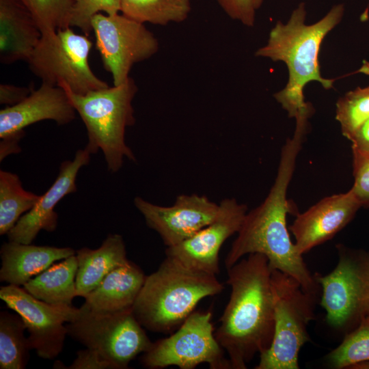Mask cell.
Listing matches in <instances>:
<instances>
[{
    "label": "cell",
    "mask_w": 369,
    "mask_h": 369,
    "mask_svg": "<svg viewBox=\"0 0 369 369\" xmlns=\"http://www.w3.org/2000/svg\"><path fill=\"white\" fill-rule=\"evenodd\" d=\"M307 131V128L296 126L292 137L283 146L275 182L263 202L247 213L225 265L228 269L244 256L263 254L271 269L292 276L304 290L318 297L320 287L292 242L286 226V215L292 212L287 189Z\"/></svg>",
    "instance_id": "1"
},
{
    "label": "cell",
    "mask_w": 369,
    "mask_h": 369,
    "mask_svg": "<svg viewBox=\"0 0 369 369\" xmlns=\"http://www.w3.org/2000/svg\"><path fill=\"white\" fill-rule=\"evenodd\" d=\"M229 301L215 333L232 368L245 369L266 351L274 334L272 269L261 254H248L227 269Z\"/></svg>",
    "instance_id": "2"
},
{
    "label": "cell",
    "mask_w": 369,
    "mask_h": 369,
    "mask_svg": "<svg viewBox=\"0 0 369 369\" xmlns=\"http://www.w3.org/2000/svg\"><path fill=\"white\" fill-rule=\"evenodd\" d=\"M344 5H333L324 17L308 25L306 6L300 3L286 23L277 20L270 31L266 44L255 52V56L273 62H283L288 70L286 85L274 94L290 118L312 114L313 107L304 100L303 89L311 81L319 82L329 90L334 79L321 76L318 54L325 36L342 20Z\"/></svg>",
    "instance_id": "3"
},
{
    "label": "cell",
    "mask_w": 369,
    "mask_h": 369,
    "mask_svg": "<svg viewBox=\"0 0 369 369\" xmlns=\"http://www.w3.org/2000/svg\"><path fill=\"white\" fill-rule=\"evenodd\" d=\"M224 288L216 275L189 267L166 256L146 275L132 312L146 329L167 333L178 327L204 298Z\"/></svg>",
    "instance_id": "4"
},
{
    "label": "cell",
    "mask_w": 369,
    "mask_h": 369,
    "mask_svg": "<svg viewBox=\"0 0 369 369\" xmlns=\"http://www.w3.org/2000/svg\"><path fill=\"white\" fill-rule=\"evenodd\" d=\"M83 120L87 132L85 148L90 154L102 152L107 169L115 173L124 158L135 161V156L125 142L126 127L135 124L132 101L137 92L135 81L129 77L113 85L86 94H77L63 87Z\"/></svg>",
    "instance_id": "5"
},
{
    "label": "cell",
    "mask_w": 369,
    "mask_h": 369,
    "mask_svg": "<svg viewBox=\"0 0 369 369\" xmlns=\"http://www.w3.org/2000/svg\"><path fill=\"white\" fill-rule=\"evenodd\" d=\"M274 334L270 347L260 355L256 369H299V354L310 337L316 296L292 276L272 269Z\"/></svg>",
    "instance_id": "6"
},
{
    "label": "cell",
    "mask_w": 369,
    "mask_h": 369,
    "mask_svg": "<svg viewBox=\"0 0 369 369\" xmlns=\"http://www.w3.org/2000/svg\"><path fill=\"white\" fill-rule=\"evenodd\" d=\"M92 42L70 27L42 35L27 62L42 83L67 87L77 94L108 87L92 72L88 57Z\"/></svg>",
    "instance_id": "7"
},
{
    "label": "cell",
    "mask_w": 369,
    "mask_h": 369,
    "mask_svg": "<svg viewBox=\"0 0 369 369\" xmlns=\"http://www.w3.org/2000/svg\"><path fill=\"white\" fill-rule=\"evenodd\" d=\"M68 336L99 353L115 369H126L152 343L132 310L103 313L83 304L77 317L66 324Z\"/></svg>",
    "instance_id": "8"
},
{
    "label": "cell",
    "mask_w": 369,
    "mask_h": 369,
    "mask_svg": "<svg viewBox=\"0 0 369 369\" xmlns=\"http://www.w3.org/2000/svg\"><path fill=\"white\" fill-rule=\"evenodd\" d=\"M338 262L329 274L314 275L320 305L333 328L349 332L369 314V254L338 245Z\"/></svg>",
    "instance_id": "9"
},
{
    "label": "cell",
    "mask_w": 369,
    "mask_h": 369,
    "mask_svg": "<svg viewBox=\"0 0 369 369\" xmlns=\"http://www.w3.org/2000/svg\"><path fill=\"white\" fill-rule=\"evenodd\" d=\"M210 312H193L169 337L154 343L141 361L148 368L175 366L193 369L206 363L212 369H230L229 359L214 333Z\"/></svg>",
    "instance_id": "10"
},
{
    "label": "cell",
    "mask_w": 369,
    "mask_h": 369,
    "mask_svg": "<svg viewBox=\"0 0 369 369\" xmlns=\"http://www.w3.org/2000/svg\"><path fill=\"white\" fill-rule=\"evenodd\" d=\"M96 48L113 85L128 80L133 66L149 59L159 50V42L144 23L123 14H96L92 20Z\"/></svg>",
    "instance_id": "11"
},
{
    "label": "cell",
    "mask_w": 369,
    "mask_h": 369,
    "mask_svg": "<svg viewBox=\"0 0 369 369\" xmlns=\"http://www.w3.org/2000/svg\"><path fill=\"white\" fill-rule=\"evenodd\" d=\"M0 299L23 320L30 348L42 359L56 358L68 336L66 324L77 317L79 308L47 303L11 284L1 286Z\"/></svg>",
    "instance_id": "12"
},
{
    "label": "cell",
    "mask_w": 369,
    "mask_h": 369,
    "mask_svg": "<svg viewBox=\"0 0 369 369\" xmlns=\"http://www.w3.org/2000/svg\"><path fill=\"white\" fill-rule=\"evenodd\" d=\"M134 204L147 226L156 231L168 247L191 237L217 217L219 204L207 197L180 195L174 205L162 206L136 197Z\"/></svg>",
    "instance_id": "13"
},
{
    "label": "cell",
    "mask_w": 369,
    "mask_h": 369,
    "mask_svg": "<svg viewBox=\"0 0 369 369\" xmlns=\"http://www.w3.org/2000/svg\"><path fill=\"white\" fill-rule=\"evenodd\" d=\"M247 208L235 199L219 203L217 217L191 237L165 250L166 256L192 269L217 275L219 273V253L224 242L239 231Z\"/></svg>",
    "instance_id": "14"
},
{
    "label": "cell",
    "mask_w": 369,
    "mask_h": 369,
    "mask_svg": "<svg viewBox=\"0 0 369 369\" xmlns=\"http://www.w3.org/2000/svg\"><path fill=\"white\" fill-rule=\"evenodd\" d=\"M90 152L85 148L77 151L73 160L61 164L59 174L36 205L24 214L7 234L8 241L31 244L41 230L52 232L57 226V203L77 191L76 178L80 169L87 165Z\"/></svg>",
    "instance_id": "15"
},
{
    "label": "cell",
    "mask_w": 369,
    "mask_h": 369,
    "mask_svg": "<svg viewBox=\"0 0 369 369\" xmlns=\"http://www.w3.org/2000/svg\"><path fill=\"white\" fill-rule=\"evenodd\" d=\"M360 208L350 189L326 197L298 214L290 226L298 251L303 255L331 239L351 221Z\"/></svg>",
    "instance_id": "16"
},
{
    "label": "cell",
    "mask_w": 369,
    "mask_h": 369,
    "mask_svg": "<svg viewBox=\"0 0 369 369\" xmlns=\"http://www.w3.org/2000/svg\"><path fill=\"white\" fill-rule=\"evenodd\" d=\"M76 112L65 90L42 83L22 102L0 111V138L25 134V128L42 120L67 124Z\"/></svg>",
    "instance_id": "17"
},
{
    "label": "cell",
    "mask_w": 369,
    "mask_h": 369,
    "mask_svg": "<svg viewBox=\"0 0 369 369\" xmlns=\"http://www.w3.org/2000/svg\"><path fill=\"white\" fill-rule=\"evenodd\" d=\"M76 254L71 247L35 245L8 241L0 249V281L24 286L55 262Z\"/></svg>",
    "instance_id": "18"
},
{
    "label": "cell",
    "mask_w": 369,
    "mask_h": 369,
    "mask_svg": "<svg viewBox=\"0 0 369 369\" xmlns=\"http://www.w3.org/2000/svg\"><path fill=\"white\" fill-rule=\"evenodd\" d=\"M42 36L33 17L19 0H0V61H28Z\"/></svg>",
    "instance_id": "19"
},
{
    "label": "cell",
    "mask_w": 369,
    "mask_h": 369,
    "mask_svg": "<svg viewBox=\"0 0 369 369\" xmlns=\"http://www.w3.org/2000/svg\"><path fill=\"white\" fill-rule=\"evenodd\" d=\"M146 277L139 266L128 260L108 273L86 295L83 304L93 311L103 313L132 310Z\"/></svg>",
    "instance_id": "20"
},
{
    "label": "cell",
    "mask_w": 369,
    "mask_h": 369,
    "mask_svg": "<svg viewBox=\"0 0 369 369\" xmlns=\"http://www.w3.org/2000/svg\"><path fill=\"white\" fill-rule=\"evenodd\" d=\"M77 297H84L113 269L124 264L126 246L122 236L110 234L101 245L95 249L83 247L76 251Z\"/></svg>",
    "instance_id": "21"
},
{
    "label": "cell",
    "mask_w": 369,
    "mask_h": 369,
    "mask_svg": "<svg viewBox=\"0 0 369 369\" xmlns=\"http://www.w3.org/2000/svg\"><path fill=\"white\" fill-rule=\"evenodd\" d=\"M76 254L53 264L31 278L23 288L32 296L44 302L54 305L72 306L77 297Z\"/></svg>",
    "instance_id": "22"
},
{
    "label": "cell",
    "mask_w": 369,
    "mask_h": 369,
    "mask_svg": "<svg viewBox=\"0 0 369 369\" xmlns=\"http://www.w3.org/2000/svg\"><path fill=\"white\" fill-rule=\"evenodd\" d=\"M123 15L141 23L166 25L185 20L191 0H120Z\"/></svg>",
    "instance_id": "23"
},
{
    "label": "cell",
    "mask_w": 369,
    "mask_h": 369,
    "mask_svg": "<svg viewBox=\"0 0 369 369\" xmlns=\"http://www.w3.org/2000/svg\"><path fill=\"white\" fill-rule=\"evenodd\" d=\"M40 195L23 189L16 174L0 171V235H5L38 202Z\"/></svg>",
    "instance_id": "24"
},
{
    "label": "cell",
    "mask_w": 369,
    "mask_h": 369,
    "mask_svg": "<svg viewBox=\"0 0 369 369\" xmlns=\"http://www.w3.org/2000/svg\"><path fill=\"white\" fill-rule=\"evenodd\" d=\"M26 325L20 315L0 312V368L24 369L30 348Z\"/></svg>",
    "instance_id": "25"
},
{
    "label": "cell",
    "mask_w": 369,
    "mask_h": 369,
    "mask_svg": "<svg viewBox=\"0 0 369 369\" xmlns=\"http://www.w3.org/2000/svg\"><path fill=\"white\" fill-rule=\"evenodd\" d=\"M369 361V314L348 332L340 343L327 356L333 368H351L353 366Z\"/></svg>",
    "instance_id": "26"
},
{
    "label": "cell",
    "mask_w": 369,
    "mask_h": 369,
    "mask_svg": "<svg viewBox=\"0 0 369 369\" xmlns=\"http://www.w3.org/2000/svg\"><path fill=\"white\" fill-rule=\"evenodd\" d=\"M36 22L42 35L70 27L73 0H19Z\"/></svg>",
    "instance_id": "27"
},
{
    "label": "cell",
    "mask_w": 369,
    "mask_h": 369,
    "mask_svg": "<svg viewBox=\"0 0 369 369\" xmlns=\"http://www.w3.org/2000/svg\"><path fill=\"white\" fill-rule=\"evenodd\" d=\"M336 118L342 135L348 140L369 118V85L357 87L340 97L336 103Z\"/></svg>",
    "instance_id": "28"
},
{
    "label": "cell",
    "mask_w": 369,
    "mask_h": 369,
    "mask_svg": "<svg viewBox=\"0 0 369 369\" xmlns=\"http://www.w3.org/2000/svg\"><path fill=\"white\" fill-rule=\"evenodd\" d=\"M120 0H73L70 26L79 28L85 36L92 31V20L100 12L106 14H118Z\"/></svg>",
    "instance_id": "29"
},
{
    "label": "cell",
    "mask_w": 369,
    "mask_h": 369,
    "mask_svg": "<svg viewBox=\"0 0 369 369\" xmlns=\"http://www.w3.org/2000/svg\"><path fill=\"white\" fill-rule=\"evenodd\" d=\"M354 183L351 190L361 207H369V152L352 148Z\"/></svg>",
    "instance_id": "30"
},
{
    "label": "cell",
    "mask_w": 369,
    "mask_h": 369,
    "mask_svg": "<svg viewBox=\"0 0 369 369\" xmlns=\"http://www.w3.org/2000/svg\"><path fill=\"white\" fill-rule=\"evenodd\" d=\"M224 12L232 20L247 27H253L258 10L256 0H216Z\"/></svg>",
    "instance_id": "31"
},
{
    "label": "cell",
    "mask_w": 369,
    "mask_h": 369,
    "mask_svg": "<svg viewBox=\"0 0 369 369\" xmlns=\"http://www.w3.org/2000/svg\"><path fill=\"white\" fill-rule=\"evenodd\" d=\"M64 368L68 369H115L113 364L97 351L86 348L77 353L72 364Z\"/></svg>",
    "instance_id": "32"
},
{
    "label": "cell",
    "mask_w": 369,
    "mask_h": 369,
    "mask_svg": "<svg viewBox=\"0 0 369 369\" xmlns=\"http://www.w3.org/2000/svg\"><path fill=\"white\" fill-rule=\"evenodd\" d=\"M31 87H19L14 85H0V103L7 106L15 105L25 100L31 93Z\"/></svg>",
    "instance_id": "33"
},
{
    "label": "cell",
    "mask_w": 369,
    "mask_h": 369,
    "mask_svg": "<svg viewBox=\"0 0 369 369\" xmlns=\"http://www.w3.org/2000/svg\"><path fill=\"white\" fill-rule=\"evenodd\" d=\"M350 141L352 148L369 152V118L357 129Z\"/></svg>",
    "instance_id": "34"
},
{
    "label": "cell",
    "mask_w": 369,
    "mask_h": 369,
    "mask_svg": "<svg viewBox=\"0 0 369 369\" xmlns=\"http://www.w3.org/2000/svg\"><path fill=\"white\" fill-rule=\"evenodd\" d=\"M25 136L24 134H19L9 136L1 139L0 141V161H2L5 157L12 154H16L20 152L19 141Z\"/></svg>",
    "instance_id": "35"
},
{
    "label": "cell",
    "mask_w": 369,
    "mask_h": 369,
    "mask_svg": "<svg viewBox=\"0 0 369 369\" xmlns=\"http://www.w3.org/2000/svg\"><path fill=\"white\" fill-rule=\"evenodd\" d=\"M351 368H369V361L361 362L353 366Z\"/></svg>",
    "instance_id": "36"
},
{
    "label": "cell",
    "mask_w": 369,
    "mask_h": 369,
    "mask_svg": "<svg viewBox=\"0 0 369 369\" xmlns=\"http://www.w3.org/2000/svg\"><path fill=\"white\" fill-rule=\"evenodd\" d=\"M262 2H263V0H256L258 9L260 8V7L261 6Z\"/></svg>",
    "instance_id": "37"
}]
</instances>
